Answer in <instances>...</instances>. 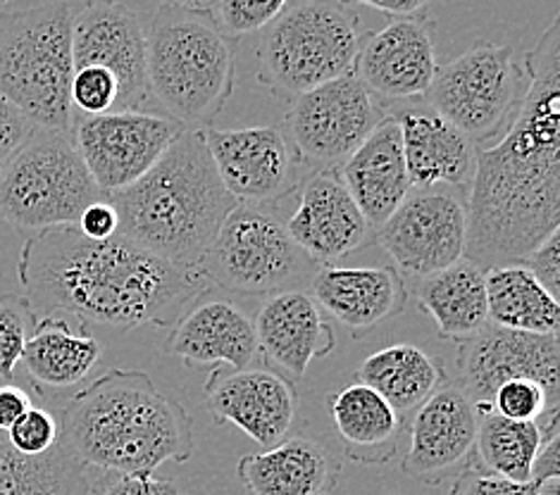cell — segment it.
<instances>
[{
    "label": "cell",
    "instance_id": "74e56055",
    "mask_svg": "<svg viewBox=\"0 0 560 495\" xmlns=\"http://www.w3.org/2000/svg\"><path fill=\"white\" fill-rule=\"evenodd\" d=\"M5 438L22 455H44L60 440V424L50 410L32 405L10 426Z\"/></svg>",
    "mask_w": 560,
    "mask_h": 495
},
{
    "label": "cell",
    "instance_id": "cb8c5ba5",
    "mask_svg": "<svg viewBox=\"0 0 560 495\" xmlns=\"http://www.w3.org/2000/svg\"><path fill=\"white\" fill-rule=\"evenodd\" d=\"M165 353L191 367L246 369L258 355V339L242 307L230 300H203L177 319Z\"/></svg>",
    "mask_w": 560,
    "mask_h": 495
},
{
    "label": "cell",
    "instance_id": "7c38bea8",
    "mask_svg": "<svg viewBox=\"0 0 560 495\" xmlns=\"http://www.w3.org/2000/svg\"><path fill=\"white\" fill-rule=\"evenodd\" d=\"M182 131L184 127L167 115L113 110L79 117L72 141L93 181L108 198L141 179Z\"/></svg>",
    "mask_w": 560,
    "mask_h": 495
},
{
    "label": "cell",
    "instance_id": "6da1fadb",
    "mask_svg": "<svg viewBox=\"0 0 560 495\" xmlns=\"http://www.w3.org/2000/svg\"><path fill=\"white\" fill-rule=\"evenodd\" d=\"M527 91L491 149H475L465 256L482 270L523 264L560 226V17L525 58Z\"/></svg>",
    "mask_w": 560,
    "mask_h": 495
},
{
    "label": "cell",
    "instance_id": "d6986e66",
    "mask_svg": "<svg viewBox=\"0 0 560 495\" xmlns=\"http://www.w3.org/2000/svg\"><path fill=\"white\" fill-rule=\"evenodd\" d=\"M287 232L315 262L331 264L363 248L372 226L339 172H311L299 184V203Z\"/></svg>",
    "mask_w": 560,
    "mask_h": 495
},
{
    "label": "cell",
    "instance_id": "44dd1931",
    "mask_svg": "<svg viewBox=\"0 0 560 495\" xmlns=\"http://www.w3.org/2000/svg\"><path fill=\"white\" fill-rule=\"evenodd\" d=\"M311 296L363 339L384 319L401 315L408 307V286L396 267H335L323 264L311 279Z\"/></svg>",
    "mask_w": 560,
    "mask_h": 495
},
{
    "label": "cell",
    "instance_id": "4fadbf2b",
    "mask_svg": "<svg viewBox=\"0 0 560 495\" xmlns=\"http://www.w3.org/2000/svg\"><path fill=\"white\" fill-rule=\"evenodd\" d=\"M460 388L477 412L491 405L497 388L505 381H537L551 405L560 403V343L558 333H525L487 322L458 347Z\"/></svg>",
    "mask_w": 560,
    "mask_h": 495
},
{
    "label": "cell",
    "instance_id": "484cf974",
    "mask_svg": "<svg viewBox=\"0 0 560 495\" xmlns=\"http://www.w3.org/2000/svg\"><path fill=\"white\" fill-rule=\"evenodd\" d=\"M401 129L408 181L412 189L465 186L475 172V143L434 110H404L394 115Z\"/></svg>",
    "mask_w": 560,
    "mask_h": 495
},
{
    "label": "cell",
    "instance_id": "d6a6232c",
    "mask_svg": "<svg viewBox=\"0 0 560 495\" xmlns=\"http://www.w3.org/2000/svg\"><path fill=\"white\" fill-rule=\"evenodd\" d=\"M0 495H91V481L62 438L44 455H22L0 434Z\"/></svg>",
    "mask_w": 560,
    "mask_h": 495
},
{
    "label": "cell",
    "instance_id": "277c9868",
    "mask_svg": "<svg viewBox=\"0 0 560 495\" xmlns=\"http://www.w3.org/2000/svg\"><path fill=\"white\" fill-rule=\"evenodd\" d=\"M108 200L117 210L119 234L194 274L236 208L212 163L206 133L196 129H184L141 179Z\"/></svg>",
    "mask_w": 560,
    "mask_h": 495
},
{
    "label": "cell",
    "instance_id": "e575fe53",
    "mask_svg": "<svg viewBox=\"0 0 560 495\" xmlns=\"http://www.w3.org/2000/svg\"><path fill=\"white\" fill-rule=\"evenodd\" d=\"M489 410L513 422H539L549 414H558V408L551 405L544 388L529 379L501 384L491 398Z\"/></svg>",
    "mask_w": 560,
    "mask_h": 495
},
{
    "label": "cell",
    "instance_id": "f546056e",
    "mask_svg": "<svg viewBox=\"0 0 560 495\" xmlns=\"http://www.w3.org/2000/svg\"><path fill=\"white\" fill-rule=\"evenodd\" d=\"M327 408L351 460L375 464L394 458L401 417L380 393L353 384L329 393Z\"/></svg>",
    "mask_w": 560,
    "mask_h": 495
},
{
    "label": "cell",
    "instance_id": "681fc988",
    "mask_svg": "<svg viewBox=\"0 0 560 495\" xmlns=\"http://www.w3.org/2000/svg\"><path fill=\"white\" fill-rule=\"evenodd\" d=\"M3 3H8V0H3Z\"/></svg>",
    "mask_w": 560,
    "mask_h": 495
},
{
    "label": "cell",
    "instance_id": "d590c367",
    "mask_svg": "<svg viewBox=\"0 0 560 495\" xmlns=\"http://www.w3.org/2000/svg\"><path fill=\"white\" fill-rule=\"evenodd\" d=\"M287 3L289 0H215L210 12L226 36L238 38L262 32Z\"/></svg>",
    "mask_w": 560,
    "mask_h": 495
},
{
    "label": "cell",
    "instance_id": "f6af8a7d",
    "mask_svg": "<svg viewBox=\"0 0 560 495\" xmlns=\"http://www.w3.org/2000/svg\"><path fill=\"white\" fill-rule=\"evenodd\" d=\"M346 3L375 8V10H382L392 17H412V15H418L420 10L430 5L432 0H346Z\"/></svg>",
    "mask_w": 560,
    "mask_h": 495
},
{
    "label": "cell",
    "instance_id": "9a60e30c",
    "mask_svg": "<svg viewBox=\"0 0 560 495\" xmlns=\"http://www.w3.org/2000/svg\"><path fill=\"white\" fill-rule=\"evenodd\" d=\"M72 60L103 67L117 82L115 110H139L151 98L145 72V30L122 0H86L72 15Z\"/></svg>",
    "mask_w": 560,
    "mask_h": 495
},
{
    "label": "cell",
    "instance_id": "bcb514c9",
    "mask_svg": "<svg viewBox=\"0 0 560 495\" xmlns=\"http://www.w3.org/2000/svg\"><path fill=\"white\" fill-rule=\"evenodd\" d=\"M167 3L172 5H179V8H186V10H212V5H215V0H167Z\"/></svg>",
    "mask_w": 560,
    "mask_h": 495
},
{
    "label": "cell",
    "instance_id": "7402d4cb",
    "mask_svg": "<svg viewBox=\"0 0 560 495\" xmlns=\"http://www.w3.org/2000/svg\"><path fill=\"white\" fill-rule=\"evenodd\" d=\"M253 329L258 353L293 379H303L315 360L329 355L337 345L335 329L327 325L319 305L311 293L299 288L279 291L262 300Z\"/></svg>",
    "mask_w": 560,
    "mask_h": 495
},
{
    "label": "cell",
    "instance_id": "30bf717a",
    "mask_svg": "<svg viewBox=\"0 0 560 495\" xmlns=\"http://www.w3.org/2000/svg\"><path fill=\"white\" fill-rule=\"evenodd\" d=\"M525 91L527 72L513 48L479 44L439 67L424 96L465 139L485 143L511 127Z\"/></svg>",
    "mask_w": 560,
    "mask_h": 495
},
{
    "label": "cell",
    "instance_id": "5b68a950",
    "mask_svg": "<svg viewBox=\"0 0 560 495\" xmlns=\"http://www.w3.org/2000/svg\"><path fill=\"white\" fill-rule=\"evenodd\" d=\"M149 93L184 129L206 131L232 98L236 76L234 38L212 12L165 3L145 34Z\"/></svg>",
    "mask_w": 560,
    "mask_h": 495
},
{
    "label": "cell",
    "instance_id": "c3c4849f",
    "mask_svg": "<svg viewBox=\"0 0 560 495\" xmlns=\"http://www.w3.org/2000/svg\"><path fill=\"white\" fill-rule=\"evenodd\" d=\"M384 495H401V493H384Z\"/></svg>",
    "mask_w": 560,
    "mask_h": 495
},
{
    "label": "cell",
    "instance_id": "d4e9b609",
    "mask_svg": "<svg viewBox=\"0 0 560 495\" xmlns=\"http://www.w3.org/2000/svg\"><path fill=\"white\" fill-rule=\"evenodd\" d=\"M339 472V460L311 436L284 438L275 448L244 455L236 464L248 495H329Z\"/></svg>",
    "mask_w": 560,
    "mask_h": 495
},
{
    "label": "cell",
    "instance_id": "8fae6325",
    "mask_svg": "<svg viewBox=\"0 0 560 495\" xmlns=\"http://www.w3.org/2000/svg\"><path fill=\"white\" fill-rule=\"evenodd\" d=\"M382 119L375 93L355 74H343L291 101L287 139L301 165L339 172Z\"/></svg>",
    "mask_w": 560,
    "mask_h": 495
},
{
    "label": "cell",
    "instance_id": "4316f807",
    "mask_svg": "<svg viewBox=\"0 0 560 495\" xmlns=\"http://www.w3.org/2000/svg\"><path fill=\"white\" fill-rule=\"evenodd\" d=\"M103 343L93 337L86 325L77 329L60 315L36 319L30 341L24 345L22 367L38 393L65 391L82 384L98 367Z\"/></svg>",
    "mask_w": 560,
    "mask_h": 495
},
{
    "label": "cell",
    "instance_id": "836d02e7",
    "mask_svg": "<svg viewBox=\"0 0 560 495\" xmlns=\"http://www.w3.org/2000/svg\"><path fill=\"white\" fill-rule=\"evenodd\" d=\"M36 313L24 293H3L0 296V379L15 381L22 363L24 345L36 327Z\"/></svg>",
    "mask_w": 560,
    "mask_h": 495
},
{
    "label": "cell",
    "instance_id": "7dc6e473",
    "mask_svg": "<svg viewBox=\"0 0 560 495\" xmlns=\"http://www.w3.org/2000/svg\"><path fill=\"white\" fill-rule=\"evenodd\" d=\"M537 495H560V476H551L539 481Z\"/></svg>",
    "mask_w": 560,
    "mask_h": 495
},
{
    "label": "cell",
    "instance_id": "f35d334b",
    "mask_svg": "<svg viewBox=\"0 0 560 495\" xmlns=\"http://www.w3.org/2000/svg\"><path fill=\"white\" fill-rule=\"evenodd\" d=\"M537 488H539V481L517 484V481L491 474L482 464H479V460L472 452L460 470L451 495H537Z\"/></svg>",
    "mask_w": 560,
    "mask_h": 495
},
{
    "label": "cell",
    "instance_id": "ab89813d",
    "mask_svg": "<svg viewBox=\"0 0 560 495\" xmlns=\"http://www.w3.org/2000/svg\"><path fill=\"white\" fill-rule=\"evenodd\" d=\"M91 495H182V491L175 481L158 479L153 474L105 472L96 486L91 484Z\"/></svg>",
    "mask_w": 560,
    "mask_h": 495
},
{
    "label": "cell",
    "instance_id": "ac0fdd59",
    "mask_svg": "<svg viewBox=\"0 0 560 495\" xmlns=\"http://www.w3.org/2000/svg\"><path fill=\"white\" fill-rule=\"evenodd\" d=\"M439 70L432 20L394 17L360 44L353 74L368 91L384 98H418L432 86Z\"/></svg>",
    "mask_w": 560,
    "mask_h": 495
},
{
    "label": "cell",
    "instance_id": "4dcf8cb0",
    "mask_svg": "<svg viewBox=\"0 0 560 495\" xmlns=\"http://www.w3.org/2000/svg\"><path fill=\"white\" fill-rule=\"evenodd\" d=\"M485 284L491 325L525 333H558V298L525 264L489 267L485 270Z\"/></svg>",
    "mask_w": 560,
    "mask_h": 495
},
{
    "label": "cell",
    "instance_id": "b9f144b4",
    "mask_svg": "<svg viewBox=\"0 0 560 495\" xmlns=\"http://www.w3.org/2000/svg\"><path fill=\"white\" fill-rule=\"evenodd\" d=\"M535 274L551 296H560V232L551 234L544 244L523 262Z\"/></svg>",
    "mask_w": 560,
    "mask_h": 495
},
{
    "label": "cell",
    "instance_id": "7a4b0ae2",
    "mask_svg": "<svg viewBox=\"0 0 560 495\" xmlns=\"http://www.w3.org/2000/svg\"><path fill=\"white\" fill-rule=\"evenodd\" d=\"M18 276L36 317L65 313L117 333L175 325L206 284L122 234L93 240L77 226L26 238Z\"/></svg>",
    "mask_w": 560,
    "mask_h": 495
},
{
    "label": "cell",
    "instance_id": "60d3db41",
    "mask_svg": "<svg viewBox=\"0 0 560 495\" xmlns=\"http://www.w3.org/2000/svg\"><path fill=\"white\" fill-rule=\"evenodd\" d=\"M34 125L26 119L15 105L0 96V169L8 165V160L15 155L26 139L34 133Z\"/></svg>",
    "mask_w": 560,
    "mask_h": 495
},
{
    "label": "cell",
    "instance_id": "3957f363",
    "mask_svg": "<svg viewBox=\"0 0 560 495\" xmlns=\"http://www.w3.org/2000/svg\"><path fill=\"white\" fill-rule=\"evenodd\" d=\"M58 424L79 462L113 474H155L196 452L189 412L141 369L101 374L65 403Z\"/></svg>",
    "mask_w": 560,
    "mask_h": 495
},
{
    "label": "cell",
    "instance_id": "52a82bcc",
    "mask_svg": "<svg viewBox=\"0 0 560 495\" xmlns=\"http://www.w3.org/2000/svg\"><path fill=\"white\" fill-rule=\"evenodd\" d=\"M360 48L358 20L337 0H289L258 42L260 79L279 96L353 74Z\"/></svg>",
    "mask_w": 560,
    "mask_h": 495
},
{
    "label": "cell",
    "instance_id": "603a6c76",
    "mask_svg": "<svg viewBox=\"0 0 560 495\" xmlns=\"http://www.w3.org/2000/svg\"><path fill=\"white\" fill-rule=\"evenodd\" d=\"M339 177L372 232L404 205L412 186L406 172L401 129L394 117L382 119L365 143L339 167Z\"/></svg>",
    "mask_w": 560,
    "mask_h": 495
},
{
    "label": "cell",
    "instance_id": "ba28073f",
    "mask_svg": "<svg viewBox=\"0 0 560 495\" xmlns=\"http://www.w3.org/2000/svg\"><path fill=\"white\" fill-rule=\"evenodd\" d=\"M103 198L72 133L34 129L0 169V220L18 232L77 226L82 212Z\"/></svg>",
    "mask_w": 560,
    "mask_h": 495
},
{
    "label": "cell",
    "instance_id": "ee69618b",
    "mask_svg": "<svg viewBox=\"0 0 560 495\" xmlns=\"http://www.w3.org/2000/svg\"><path fill=\"white\" fill-rule=\"evenodd\" d=\"M32 408V396L18 384L0 386V434H5Z\"/></svg>",
    "mask_w": 560,
    "mask_h": 495
},
{
    "label": "cell",
    "instance_id": "e0dca14e",
    "mask_svg": "<svg viewBox=\"0 0 560 495\" xmlns=\"http://www.w3.org/2000/svg\"><path fill=\"white\" fill-rule=\"evenodd\" d=\"M206 405L218 422L234 424L258 446L275 448L291 432L301 398L296 386L270 369L212 372Z\"/></svg>",
    "mask_w": 560,
    "mask_h": 495
},
{
    "label": "cell",
    "instance_id": "2e32d148",
    "mask_svg": "<svg viewBox=\"0 0 560 495\" xmlns=\"http://www.w3.org/2000/svg\"><path fill=\"white\" fill-rule=\"evenodd\" d=\"M465 205L448 193H416L377 229L380 246L398 272L424 279L465 256Z\"/></svg>",
    "mask_w": 560,
    "mask_h": 495
},
{
    "label": "cell",
    "instance_id": "f1b7e54d",
    "mask_svg": "<svg viewBox=\"0 0 560 495\" xmlns=\"http://www.w3.org/2000/svg\"><path fill=\"white\" fill-rule=\"evenodd\" d=\"M358 379L401 414L418 410L439 388H444L448 374L442 360L422 347L396 343L365 357L358 369Z\"/></svg>",
    "mask_w": 560,
    "mask_h": 495
},
{
    "label": "cell",
    "instance_id": "5bb4252c",
    "mask_svg": "<svg viewBox=\"0 0 560 495\" xmlns=\"http://www.w3.org/2000/svg\"><path fill=\"white\" fill-rule=\"evenodd\" d=\"M206 143L236 205L265 208L299 189V157L277 127L206 129Z\"/></svg>",
    "mask_w": 560,
    "mask_h": 495
},
{
    "label": "cell",
    "instance_id": "8992f818",
    "mask_svg": "<svg viewBox=\"0 0 560 495\" xmlns=\"http://www.w3.org/2000/svg\"><path fill=\"white\" fill-rule=\"evenodd\" d=\"M72 15L65 0L0 12V96L36 129L74 127Z\"/></svg>",
    "mask_w": 560,
    "mask_h": 495
},
{
    "label": "cell",
    "instance_id": "ffe728a7",
    "mask_svg": "<svg viewBox=\"0 0 560 495\" xmlns=\"http://www.w3.org/2000/svg\"><path fill=\"white\" fill-rule=\"evenodd\" d=\"M479 412L460 386L446 384L424 400L410 422V448L401 470L410 479L439 484L475 452Z\"/></svg>",
    "mask_w": 560,
    "mask_h": 495
},
{
    "label": "cell",
    "instance_id": "9c48e42d",
    "mask_svg": "<svg viewBox=\"0 0 560 495\" xmlns=\"http://www.w3.org/2000/svg\"><path fill=\"white\" fill-rule=\"evenodd\" d=\"M319 267L323 264L315 262L291 238L287 224L279 222L272 212L236 205L212 240L198 274L206 284L212 281L226 291L272 296L279 291L311 284Z\"/></svg>",
    "mask_w": 560,
    "mask_h": 495
},
{
    "label": "cell",
    "instance_id": "7bdbcfd3",
    "mask_svg": "<svg viewBox=\"0 0 560 495\" xmlns=\"http://www.w3.org/2000/svg\"><path fill=\"white\" fill-rule=\"evenodd\" d=\"M77 229L82 232L86 238L93 240H105L115 234H119V220H117V210L108 198L98 200V203H91L82 217L77 222Z\"/></svg>",
    "mask_w": 560,
    "mask_h": 495
},
{
    "label": "cell",
    "instance_id": "1f68e13d",
    "mask_svg": "<svg viewBox=\"0 0 560 495\" xmlns=\"http://www.w3.org/2000/svg\"><path fill=\"white\" fill-rule=\"evenodd\" d=\"M558 436V414L539 422H513L497 412H479L475 458L491 474L527 484L544 444Z\"/></svg>",
    "mask_w": 560,
    "mask_h": 495
},
{
    "label": "cell",
    "instance_id": "83f0119b",
    "mask_svg": "<svg viewBox=\"0 0 560 495\" xmlns=\"http://www.w3.org/2000/svg\"><path fill=\"white\" fill-rule=\"evenodd\" d=\"M416 296L442 339L468 341L489 322L485 270L468 260L420 279Z\"/></svg>",
    "mask_w": 560,
    "mask_h": 495
},
{
    "label": "cell",
    "instance_id": "8d00e7d4",
    "mask_svg": "<svg viewBox=\"0 0 560 495\" xmlns=\"http://www.w3.org/2000/svg\"><path fill=\"white\" fill-rule=\"evenodd\" d=\"M70 98L72 108L82 113V117L113 113L117 105L115 76L103 67H79L72 76Z\"/></svg>",
    "mask_w": 560,
    "mask_h": 495
}]
</instances>
